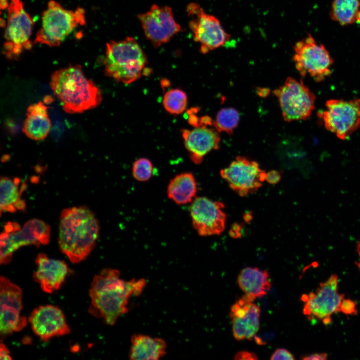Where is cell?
<instances>
[{
	"instance_id": "21",
	"label": "cell",
	"mask_w": 360,
	"mask_h": 360,
	"mask_svg": "<svg viewBox=\"0 0 360 360\" xmlns=\"http://www.w3.org/2000/svg\"><path fill=\"white\" fill-rule=\"evenodd\" d=\"M22 132L29 138L42 140L50 132L52 122L48 108L42 102L30 105L27 109Z\"/></svg>"
},
{
	"instance_id": "26",
	"label": "cell",
	"mask_w": 360,
	"mask_h": 360,
	"mask_svg": "<svg viewBox=\"0 0 360 360\" xmlns=\"http://www.w3.org/2000/svg\"><path fill=\"white\" fill-rule=\"evenodd\" d=\"M360 0H334L330 11L333 21L344 26L356 23Z\"/></svg>"
},
{
	"instance_id": "31",
	"label": "cell",
	"mask_w": 360,
	"mask_h": 360,
	"mask_svg": "<svg viewBox=\"0 0 360 360\" xmlns=\"http://www.w3.org/2000/svg\"><path fill=\"white\" fill-rule=\"evenodd\" d=\"M271 360H294L293 354L287 350L278 348L272 354Z\"/></svg>"
},
{
	"instance_id": "12",
	"label": "cell",
	"mask_w": 360,
	"mask_h": 360,
	"mask_svg": "<svg viewBox=\"0 0 360 360\" xmlns=\"http://www.w3.org/2000/svg\"><path fill=\"white\" fill-rule=\"evenodd\" d=\"M10 0L4 34V54L8 58L13 59L20 56L24 50L32 48L30 38L34 22L20 0Z\"/></svg>"
},
{
	"instance_id": "8",
	"label": "cell",
	"mask_w": 360,
	"mask_h": 360,
	"mask_svg": "<svg viewBox=\"0 0 360 360\" xmlns=\"http://www.w3.org/2000/svg\"><path fill=\"white\" fill-rule=\"evenodd\" d=\"M190 18L188 26L194 41L200 44V52L204 54L224 46L231 36L224 28L215 16L206 13L196 3L187 6Z\"/></svg>"
},
{
	"instance_id": "5",
	"label": "cell",
	"mask_w": 360,
	"mask_h": 360,
	"mask_svg": "<svg viewBox=\"0 0 360 360\" xmlns=\"http://www.w3.org/2000/svg\"><path fill=\"white\" fill-rule=\"evenodd\" d=\"M84 13L81 8L70 10L55 1L50 2L43 12L36 42L50 47L60 46L76 28L86 24Z\"/></svg>"
},
{
	"instance_id": "16",
	"label": "cell",
	"mask_w": 360,
	"mask_h": 360,
	"mask_svg": "<svg viewBox=\"0 0 360 360\" xmlns=\"http://www.w3.org/2000/svg\"><path fill=\"white\" fill-rule=\"evenodd\" d=\"M0 331L7 335L22 330L27 324L20 316L22 308V292L20 288L7 278H0Z\"/></svg>"
},
{
	"instance_id": "37",
	"label": "cell",
	"mask_w": 360,
	"mask_h": 360,
	"mask_svg": "<svg viewBox=\"0 0 360 360\" xmlns=\"http://www.w3.org/2000/svg\"><path fill=\"white\" fill-rule=\"evenodd\" d=\"M357 250H358V252L360 256V242L358 245Z\"/></svg>"
},
{
	"instance_id": "9",
	"label": "cell",
	"mask_w": 360,
	"mask_h": 360,
	"mask_svg": "<svg viewBox=\"0 0 360 360\" xmlns=\"http://www.w3.org/2000/svg\"><path fill=\"white\" fill-rule=\"evenodd\" d=\"M274 93L287 122L306 120L315 110L316 96L302 81L289 77Z\"/></svg>"
},
{
	"instance_id": "4",
	"label": "cell",
	"mask_w": 360,
	"mask_h": 360,
	"mask_svg": "<svg viewBox=\"0 0 360 360\" xmlns=\"http://www.w3.org/2000/svg\"><path fill=\"white\" fill-rule=\"evenodd\" d=\"M147 64V57L134 38L106 44L104 72L117 82L128 84L139 80Z\"/></svg>"
},
{
	"instance_id": "35",
	"label": "cell",
	"mask_w": 360,
	"mask_h": 360,
	"mask_svg": "<svg viewBox=\"0 0 360 360\" xmlns=\"http://www.w3.org/2000/svg\"><path fill=\"white\" fill-rule=\"evenodd\" d=\"M0 360H10L12 359L8 348L3 344H1L0 346Z\"/></svg>"
},
{
	"instance_id": "22",
	"label": "cell",
	"mask_w": 360,
	"mask_h": 360,
	"mask_svg": "<svg viewBox=\"0 0 360 360\" xmlns=\"http://www.w3.org/2000/svg\"><path fill=\"white\" fill-rule=\"evenodd\" d=\"M130 341L129 357L132 360H158L166 354V343L161 338L136 334Z\"/></svg>"
},
{
	"instance_id": "29",
	"label": "cell",
	"mask_w": 360,
	"mask_h": 360,
	"mask_svg": "<svg viewBox=\"0 0 360 360\" xmlns=\"http://www.w3.org/2000/svg\"><path fill=\"white\" fill-rule=\"evenodd\" d=\"M154 170V164L151 160L146 158H140L133 164L132 176L137 181L146 182L152 178Z\"/></svg>"
},
{
	"instance_id": "34",
	"label": "cell",
	"mask_w": 360,
	"mask_h": 360,
	"mask_svg": "<svg viewBox=\"0 0 360 360\" xmlns=\"http://www.w3.org/2000/svg\"><path fill=\"white\" fill-rule=\"evenodd\" d=\"M242 226L239 224H234L232 226L230 231V236L233 238H238L241 236Z\"/></svg>"
},
{
	"instance_id": "20",
	"label": "cell",
	"mask_w": 360,
	"mask_h": 360,
	"mask_svg": "<svg viewBox=\"0 0 360 360\" xmlns=\"http://www.w3.org/2000/svg\"><path fill=\"white\" fill-rule=\"evenodd\" d=\"M36 262L38 268L33 277L42 290L52 294L59 290L69 272L66 264L62 260L50 258L44 254L37 256Z\"/></svg>"
},
{
	"instance_id": "24",
	"label": "cell",
	"mask_w": 360,
	"mask_h": 360,
	"mask_svg": "<svg viewBox=\"0 0 360 360\" xmlns=\"http://www.w3.org/2000/svg\"><path fill=\"white\" fill-rule=\"evenodd\" d=\"M198 185L194 174L191 172H182L176 176L170 182L168 188V196L178 205L192 203L196 198Z\"/></svg>"
},
{
	"instance_id": "13",
	"label": "cell",
	"mask_w": 360,
	"mask_h": 360,
	"mask_svg": "<svg viewBox=\"0 0 360 360\" xmlns=\"http://www.w3.org/2000/svg\"><path fill=\"white\" fill-rule=\"evenodd\" d=\"M220 174L233 191L245 197L255 193L262 186L266 172L260 168L257 162L238 156L220 170Z\"/></svg>"
},
{
	"instance_id": "10",
	"label": "cell",
	"mask_w": 360,
	"mask_h": 360,
	"mask_svg": "<svg viewBox=\"0 0 360 360\" xmlns=\"http://www.w3.org/2000/svg\"><path fill=\"white\" fill-rule=\"evenodd\" d=\"M326 107L318 113V117L327 130L340 140H348L360 128V98L330 100Z\"/></svg>"
},
{
	"instance_id": "6",
	"label": "cell",
	"mask_w": 360,
	"mask_h": 360,
	"mask_svg": "<svg viewBox=\"0 0 360 360\" xmlns=\"http://www.w3.org/2000/svg\"><path fill=\"white\" fill-rule=\"evenodd\" d=\"M50 237V226L40 220H31L22 228L18 224H8L0 234V264L10 262L13 254L19 248L29 245H46Z\"/></svg>"
},
{
	"instance_id": "27",
	"label": "cell",
	"mask_w": 360,
	"mask_h": 360,
	"mask_svg": "<svg viewBox=\"0 0 360 360\" xmlns=\"http://www.w3.org/2000/svg\"><path fill=\"white\" fill-rule=\"evenodd\" d=\"M240 120V114L236 109L224 108L218 113L213 126L219 132L232 135L237 128Z\"/></svg>"
},
{
	"instance_id": "33",
	"label": "cell",
	"mask_w": 360,
	"mask_h": 360,
	"mask_svg": "<svg viewBox=\"0 0 360 360\" xmlns=\"http://www.w3.org/2000/svg\"><path fill=\"white\" fill-rule=\"evenodd\" d=\"M234 359L238 360H258V358L257 356L253 352L243 351L237 353L234 357Z\"/></svg>"
},
{
	"instance_id": "2",
	"label": "cell",
	"mask_w": 360,
	"mask_h": 360,
	"mask_svg": "<svg viewBox=\"0 0 360 360\" xmlns=\"http://www.w3.org/2000/svg\"><path fill=\"white\" fill-rule=\"evenodd\" d=\"M100 230L98 220L88 208L81 206L64 210L59 228L60 250L72 262H82L96 246Z\"/></svg>"
},
{
	"instance_id": "36",
	"label": "cell",
	"mask_w": 360,
	"mask_h": 360,
	"mask_svg": "<svg viewBox=\"0 0 360 360\" xmlns=\"http://www.w3.org/2000/svg\"><path fill=\"white\" fill-rule=\"evenodd\" d=\"M328 356L325 353L314 354L304 356L302 358L305 360H326L328 359Z\"/></svg>"
},
{
	"instance_id": "38",
	"label": "cell",
	"mask_w": 360,
	"mask_h": 360,
	"mask_svg": "<svg viewBox=\"0 0 360 360\" xmlns=\"http://www.w3.org/2000/svg\"><path fill=\"white\" fill-rule=\"evenodd\" d=\"M356 264H357L358 268H359V269L360 270V262L356 263Z\"/></svg>"
},
{
	"instance_id": "15",
	"label": "cell",
	"mask_w": 360,
	"mask_h": 360,
	"mask_svg": "<svg viewBox=\"0 0 360 360\" xmlns=\"http://www.w3.org/2000/svg\"><path fill=\"white\" fill-rule=\"evenodd\" d=\"M224 204L206 197H196L190 212L193 228L202 236H219L225 230L226 214Z\"/></svg>"
},
{
	"instance_id": "14",
	"label": "cell",
	"mask_w": 360,
	"mask_h": 360,
	"mask_svg": "<svg viewBox=\"0 0 360 360\" xmlns=\"http://www.w3.org/2000/svg\"><path fill=\"white\" fill-rule=\"evenodd\" d=\"M145 36L155 48H158L182 31L175 20L171 8L152 6L150 10L138 16Z\"/></svg>"
},
{
	"instance_id": "18",
	"label": "cell",
	"mask_w": 360,
	"mask_h": 360,
	"mask_svg": "<svg viewBox=\"0 0 360 360\" xmlns=\"http://www.w3.org/2000/svg\"><path fill=\"white\" fill-rule=\"evenodd\" d=\"M28 320L34 334L44 342L70 332L64 313L56 306L47 305L36 308Z\"/></svg>"
},
{
	"instance_id": "1",
	"label": "cell",
	"mask_w": 360,
	"mask_h": 360,
	"mask_svg": "<svg viewBox=\"0 0 360 360\" xmlns=\"http://www.w3.org/2000/svg\"><path fill=\"white\" fill-rule=\"evenodd\" d=\"M146 286L144 279L127 281L121 278L118 270L104 269L94 277L92 284L89 312L113 326L120 316L128 312L130 298L140 296Z\"/></svg>"
},
{
	"instance_id": "19",
	"label": "cell",
	"mask_w": 360,
	"mask_h": 360,
	"mask_svg": "<svg viewBox=\"0 0 360 360\" xmlns=\"http://www.w3.org/2000/svg\"><path fill=\"white\" fill-rule=\"evenodd\" d=\"M207 126H200L192 130H183L182 132L184 146L196 164H201L209 152L220 148L219 132L216 128Z\"/></svg>"
},
{
	"instance_id": "23",
	"label": "cell",
	"mask_w": 360,
	"mask_h": 360,
	"mask_svg": "<svg viewBox=\"0 0 360 360\" xmlns=\"http://www.w3.org/2000/svg\"><path fill=\"white\" fill-rule=\"evenodd\" d=\"M238 282L245 294L256 300L268 294L272 288L268 272L257 268H246L239 274Z\"/></svg>"
},
{
	"instance_id": "30",
	"label": "cell",
	"mask_w": 360,
	"mask_h": 360,
	"mask_svg": "<svg viewBox=\"0 0 360 360\" xmlns=\"http://www.w3.org/2000/svg\"><path fill=\"white\" fill-rule=\"evenodd\" d=\"M340 312L346 315L356 314L358 311L356 303L352 300L344 298L340 305Z\"/></svg>"
},
{
	"instance_id": "3",
	"label": "cell",
	"mask_w": 360,
	"mask_h": 360,
	"mask_svg": "<svg viewBox=\"0 0 360 360\" xmlns=\"http://www.w3.org/2000/svg\"><path fill=\"white\" fill-rule=\"evenodd\" d=\"M50 86L64 112L70 114L96 108L102 101L100 90L86 77L80 65L56 71L51 76Z\"/></svg>"
},
{
	"instance_id": "25",
	"label": "cell",
	"mask_w": 360,
	"mask_h": 360,
	"mask_svg": "<svg viewBox=\"0 0 360 360\" xmlns=\"http://www.w3.org/2000/svg\"><path fill=\"white\" fill-rule=\"evenodd\" d=\"M20 180L18 178L12 179L2 176L0 180V212H16L18 210H24L26 203L21 198L22 192L26 188L24 184L20 188Z\"/></svg>"
},
{
	"instance_id": "17",
	"label": "cell",
	"mask_w": 360,
	"mask_h": 360,
	"mask_svg": "<svg viewBox=\"0 0 360 360\" xmlns=\"http://www.w3.org/2000/svg\"><path fill=\"white\" fill-rule=\"evenodd\" d=\"M254 300L245 294L231 308L232 333L237 340H251L260 330V309Z\"/></svg>"
},
{
	"instance_id": "32",
	"label": "cell",
	"mask_w": 360,
	"mask_h": 360,
	"mask_svg": "<svg viewBox=\"0 0 360 360\" xmlns=\"http://www.w3.org/2000/svg\"><path fill=\"white\" fill-rule=\"evenodd\" d=\"M282 174L277 170H271L266 172V182L270 184H278L281 180Z\"/></svg>"
},
{
	"instance_id": "28",
	"label": "cell",
	"mask_w": 360,
	"mask_h": 360,
	"mask_svg": "<svg viewBox=\"0 0 360 360\" xmlns=\"http://www.w3.org/2000/svg\"><path fill=\"white\" fill-rule=\"evenodd\" d=\"M188 102V96L184 91L179 88L172 89L164 94L163 105L170 114L179 115L186 110Z\"/></svg>"
},
{
	"instance_id": "7",
	"label": "cell",
	"mask_w": 360,
	"mask_h": 360,
	"mask_svg": "<svg viewBox=\"0 0 360 360\" xmlns=\"http://www.w3.org/2000/svg\"><path fill=\"white\" fill-rule=\"evenodd\" d=\"M294 50L293 61L301 76H309L320 82L332 74L334 59L325 46L311 35L298 42Z\"/></svg>"
},
{
	"instance_id": "11",
	"label": "cell",
	"mask_w": 360,
	"mask_h": 360,
	"mask_svg": "<svg viewBox=\"0 0 360 360\" xmlns=\"http://www.w3.org/2000/svg\"><path fill=\"white\" fill-rule=\"evenodd\" d=\"M338 278L335 274L320 284L315 292L302 296L304 314L309 320H316L326 324L332 322V316L340 312L344 296L338 292Z\"/></svg>"
}]
</instances>
